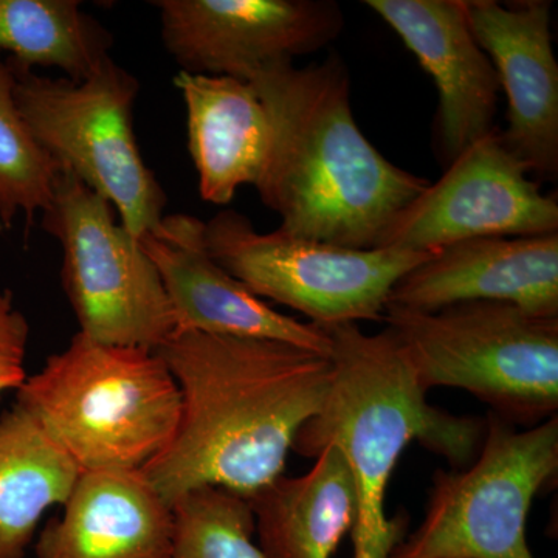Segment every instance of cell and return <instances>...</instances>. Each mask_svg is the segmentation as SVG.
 <instances>
[{
	"label": "cell",
	"instance_id": "7402d4cb",
	"mask_svg": "<svg viewBox=\"0 0 558 558\" xmlns=\"http://www.w3.org/2000/svg\"><path fill=\"white\" fill-rule=\"evenodd\" d=\"M171 558H266L255 542V517L247 499L202 487L172 505Z\"/></svg>",
	"mask_w": 558,
	"mask_h": 558
},
{
	"label": "cell",
	"instance_id": "8992f818",
	"mask_svg": "<svg viewBox=\"0 0 558 558\" xmlns=\"http://www.w3.org/2000/svg\"><path fill=\"white\" fill-rule=\"evenodd\" d=\"M7 65L17 109L44 153L108 201L135 240L156 229L167 194L134 134L138 80L112 58L80 83Z\"/></svg>",
	"mask_w": 558,
	"mask_h": 558
},
{
	"label": "cell",
	"instance_id": "d6986e66",
	"mask_svg": "<svg viewBox=\"0 0 558 558\" xmlns=\"http://www.w3.org/2000/svg\"><path fill=\"white\" fill-rule=\"evenodd\" d=\"M80 470L27 410L0 416V558H24L47 510L68 499Z\"/></svg>",
	"mask_w": 558,
	"mask_h": 558
},
{
	"label": "cell",
	"instance_id": "5b68a950",
	"mask_svg": "<svg viewBox=\"0 0 558 558\" xmlns=\"http://www.w3.org/2000/svg\"><path fill=\"white\" fill-rule=\"evenodd\" d=\"M384 319L425 392L465 389L524 428L557 416L558 317L472 301L435 312L388 306Z\"/></svg>",
	"mask_w": 558,
	"mask_h": 558
},
{
	"label": "cell",
	"instance_id": "ba28073f",
	"mask_svg": "<svg viewBox=\"0 0 558 558\" xmlns=\"http://www.w3.org/2000/svg\"><path fill=\"white\" fill-rule=\"evenodd\" d=\"M205 247L259 299L292 307L319 328L384 319L399 279L433 255L339 247L281 230L259 233L233 209L205 222Z\"/></svg>",
	"mask_w": 558,
	"mask_h": 558
},
{
	"label": "cell",
	"instance_id": "52a82bcc",
	"mask_svg": "<svg viewBox=\"0 0 558 558\" xmlns=\"http://www.w3.org/2000/svg\"><path fill=\"white\" fill-rule=\"evenodd\" d=\"M557 475V416L515 429L490 413L478 457L462 470H436L424 521L389 558H534L529 512Z\"/></svg>",
	"mask_w": 558,
	"mask_h": 558
},
{
	"label": "cell",
	"instance_id": "4fadbf2b",
	"mask_svg": "<svg viewBox=\"0 0 558 558\" xmlns=\"http://www.w3.org/2000/svg\"><path fill=\"white\" fill-rule=\"evenodd\" d=\"M470 28L508 97L506 146L529 172L558 171V64L549 0H464Z\"/></svg>",
	"mask_w": 558,
	"mask_h": 558
},
{
	"label": "cell",
	"instance_id": "6da1fadb",
	"mask_svg": "<svg viewBox=\"0 0 558 558\" xmlns=\"http://www.w3.org/2000/svg\"><path fill=\"white\" fill-rule=\"evenodd\" d=\"M157 352L178 384L180 416L142 473L171 508L196 488L250 499L270 486L332 384L329 355L282 341L182 332Z\"/></svg>",
	"mask_w": 558,
	"mask_h": 558
},
{
	"label": "cell",
	"instance_id": "ac0fdd59",
	"mask_svg": "<svg viewBox=\"0 0 558 558\" xmlns=\"http://www.w3.org/2000/svg\"><path fill=\"white\" fill-rule=\"evenodd\" d=\"M266 558H332L357 520V495L337 447L319 451L306 475L277 481L247 499Z\"/></svg>",
	"mask_w": 558,
	"mask_h": 558
},
{
	"label": "cell",
	"instance_id": "7c38bea8",
	"mask_svg": "<svg viewBox=\"0 0 558 558\" xmlns=\"http://www.w3.org/2000/svg\"><path fill=\"white\" fill-rule=\"evenodd\" d=\"M138 242L163 282L174 333L282 341L329 355L325 330L281 314L209 256L201 219L165 215Z\"/></svg>",
	"mask_w": 558,
	"mask_h": 558
},
{
	"label": "cell",
	"instance_id": "9a60e30c",
	"mask_svg": "<svg viewBox=\"0 0 558 558\" xmlns=\"http://www.w3.org/2000/svg\"><path fill=\"white\" fill-rule=\"evenodd\" d=\"M472 301L558 317V233L480 238L438 250L399 279L388 306L435 312Z\"/></svg>",
	"mask_w": 558,
	"mask_h": 558
},
{
	"label": "cell",
	"instance_id": "7a4b0ae2",
	"mask_svg": "<svg viewBox=\"0 0 558 558\" xmlns=\"http://www.w3.org/2000/svg\"><path fill=\"white\" fill-rule=\"evenodd\" d=\"M245 81L269 113V156L255 186L281 218L278 230L339 247L379 248L429 182L385 159L360 130L341 58L306 68L279 62Z\"/></svg>",
	"mask_w": 558,
	"mask_h": 558
},
{
	"label": "cell",
	"instance_id": "9c48e42d",
	"mask_svg": "<svg viewBox=\"0 0 558 558\" xmlns=\"http://www.w3.org/2000/svg\"><path fill=\"white\" fill-rule=\"evenodd\" d=\"M116 209L60 170L43 227L62 248L61 278L80 333L112 347L157 351L174 333L163 282Z\"/></svg>",
	"mask_w": 558,
	"mask_h": 558
},
{
	"label": "cell",
	"instance_id": "2e32d148",
	"mask_svg": "<svg viewBox=\"0 0 558 558\" xmlns=\"http://www.w3.org/2000/svg\"><path fill=\"white\" fill-rule=\"evenodd\" d=\"M174 513L142 470L80 473L36 558H171Z\"/></svg>",
	"mask_w": 558,
	"mask_h": 558
},
{
	"label": "cell",
	"instance_id": "5bb4252c",
	"mask_svg": "<svg viewBox=\"0 0 558 558\" xmlns=\"http://www.w3.org/2000/svg\"><path fill=\"white\" fill-rule=\"evenodd\" d=\"M416 57L438 89L436 128L450 163L494 131L497 70L476 43L464 0H366Z\"/></svg>",
	"mask_w": 558,
	"mask_h": 558
},
{
	"label": "cell",
	"instance_id": "277c9868",
	"mask_svg": "<svg viewBox=\"0 0 558 558\" xmlns=\"http://www.w3.org/2000/svg\"><path fill=\"white\" fill-rule=\"evenodd\" d=\"M16 403L81 473L142 470L171 442L180 416L179 387L159 352L80 332L27 376Z\"/></svg>",
	"mask_w": 558,
	"mask_h": 558
},
{
	"label": "cell",
	"instance_id": "3957f363",
	"mask_svg": "<svg viewBox=\"0 0 558 558\" xmlns=\"http://www.w3.org/2000/svg\"><path fill=\"white\" fill-rule=\"evenodd\" d=\"M322 329L330 343L332 384L325 405L300 429L292 450L317 458L333 446L343 453L357 495L354 558H389L410 526L405 510L392 519L385 510L403 450L416 440L453 470L469 468L478 457L486 418L429 405L391 329L365 333L354 323Z\"/></svg>",
	"mask_w": 558,
	"mask_h": 558
},
{
	"label": "cell",
	"instance_id": "30bf717a",
	"mask_svg": "<svg viewBox=\"0 0 558 558\" xmlns=\"http://www.w3.org/2000/svg\"><path fill=\"white\" fill-rule=\"evenodd\" d=\"M527 174L501 132L490 131L400 213L380 247L435 253L480 238L558 233L556 197Z\"/></svg>",
	"mask_w": 558,
	"mask_h": 558
},
{
	"label": "cell",
	"instance_id": "8fae6325",
	"mask_svg": "<svg viewBox=\"0 0 558 558\" xmlns=\"http://www.w3.org/2000/svg\"><path fill=\"white\" fill-rule=\"evenodd\" d=\"M165 49L180 72L233 76L293 62L332 43L343 13L330 0H156Z\"/></svg>",
	"mask_w": 558,
	"mask_h": 558
},
{
	"label": "cell",
	"instance_id": "603a6c76",
	"mask_svg": "<svg viewBox=\"0 0 558 558\" xmlns=\"http://www.w3.org/2000/svg\"><path fill=\"white\" fill-rule=\"evenodd\" d=\"M31 326L16 310L13 293L0 290V398L7 391H17L27 379V357Z\"/></svg>",
	"mask_w": 558,
	"mask_h": 558
},
{
	"label": "cell",
	"instance_id": "e0dca14e",
	"mask_svg": "<svg viewBox=\"0 0 558 558\" xmlns=\"http://www.w3.org/2000/svg\"><path fill=\"white\" fill-rule=\"evenodd\" d=\"M174 84L186 108L189 149L202 199L229 205L244 185L255 186L269 156L271 124L248 81L179 72Z\"/></svg>",
	"mask_w": 558,
	"mask_h": 558
},
{
	"label": "cell",
	"instance_id": "44dd1931",
	"mask_svg": "<svg viewBox=\"0 0 558 558\" xmlns=\"http://www.w3.org/2000/svg\"><path fill=\"white\" fill-rule=\"evenodd\" d=\"M60 167L33 138L14 100V76L0 58V227L24 213L27 231L49 207Z\"/></svg>",
	"mask_w": 558,
	"mask_h": 558
},
{
	"label": "cell",
	"instance_id": "ffe728a7",
	"mask_svg": "<svg viewBox=\"0 0 558 558\" xmlns=\"http://www.w3.org/2000/svg\"><path fill=\"white\" fill-rule=\"evenodd\" d=\"M112 43L76 0H0V51L14 68H57L80 83L110 58Z\"/></svg>",
	"mask_w": 558,
	"mask_h": 558
}]
</instances>
